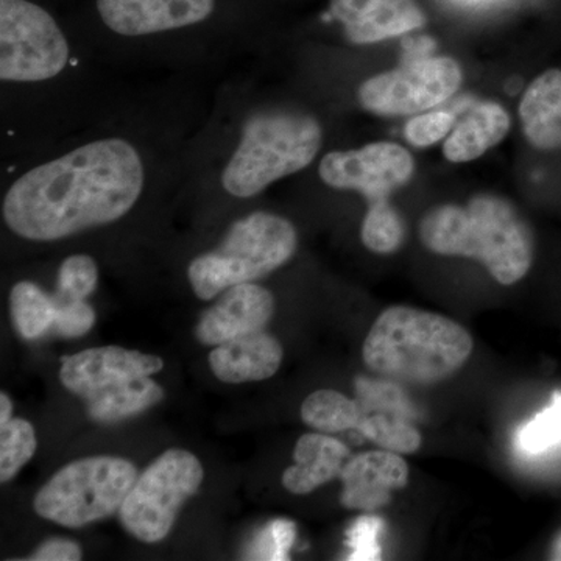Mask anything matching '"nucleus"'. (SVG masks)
<instances>
[{
  "label": "nucleus",
  "instance_id": "nucleus-7",
  "mask_svg": "<svg viewBox=\"0 0 561 561\" xmlns=\"http://www.w3.org/2000/svg\"><path fill=\"white\" fill-rule=\"evenodd\" d=\"M205 471L184 449L161 454L138 476L119 511V522L142 542H160L171 534L184 502L201 489Z\"/></svg>",
  "mask_w": 561,
  "mask_h": 561
},
{
  "label": "nucleus",
  "instance_id": "nucleus-31",
  "mask_svg": "<svg viewBox=\"0 0 561 561\" xmlns=\"http://www.w3.org/2000/svg\"><path fill=\"white\" fill-rule=\"evenodd\" d=\"M295 541V524L287 519L273 522L260 535V540L254 545L256 559L287 560Z\"/></svg>",
  "mask_w": 561,
  "mask_h": 561
},
{
  "label": "nucleus",
  "instance_id": "nucleus-27",
  "mask_svg": "<svg viewBox=\"0 0 561 561\" xmlns=\"http://www.w3.org/2000/svg\"><path fill=\"white\" fill-rule=\"evenodd\" d=\"M561 440V397L556 398L551 408L523 427L518 445L527 453H541Z\"/></svg>",
  "mask_w": 561,
  "mask_h": 561
},
{
  "label": "nucleus",
  "instance_id": "nucleus-12",
  "mask_svg": "<svg viewBox=\"0 0 561 561\" xmlns=\"http://www.w3.org/2000/svg\"><path fill=\"white\" fill-rule=\"evenodd\" d=\"M216 0H98L102 21L124 36L175 31L208 20Z\"/></svg>",
  "mask_w": 561,
  "mask_h": 561
},
{
  "label": "nucleus",
  "instance_id": "nucleus-21",
  "mask_svg": "<svg viewBox=\"0 0 561 561\" xmlns=\"http://www.w3.org/2000/svg\"><path fill=\"white\" fill-rule=\"evenodd\" d=\"M301 419L312 430L339 434L357 430L362 415L357 401L337 390H317L301 405Z\"/></svg>",
  "mask_w": 561,
  "mask_h": 561
},
{
  "label": "nucleus",
  "instance_id": "nucleus-13",
  "mask_svg": "<svg viewBox=\"0 0 561 561\" xmlns=\"http://www.w3.org/2000/svg\"><path fill=\"white\" fill-rule=\"evenodd\" d=\"M330 16L357 46L404 35L427 21L416 0H331Z\"/></svg>",
  "mask_w": 561,
  "mask_h": 561
},
{
  "label": "nucleus",
  "instance_id": "nucleus-8",
  "mask_svg": "<svg viewBox=\"0 0 561 561\" xmlns=\"http://www.w3.org/2000/svg\"><path fill=\"white\" fill-rule=\"evenodd\" d=\"M68 61V41L46 10L28 0H0V79H54Z\"/></svg>",
  "mask_w": 561,
  "mask_h": 561
},
{
  "label": "nucleus",
  "instance_id": "nucleus-9",
  "mask_svg": "<svg viewBox=\"0 0 561 561\" xmlns=\"http://www.w3.org/2000/svg\"><path fill=\"white\" fill-rule=\"evenodd\" d=\"M463 81L459 62L449 57H427L370 77L360 84L362 108L378 116H412L442 105Z\"/></svg>",
  "mask_w": 561,
  "mask_h": 561
},
{
  "label": "nucleus",
  "instance_id": "nucleus-4",
  "mask_svg": "<svg viewBox=\"0 0 561 561\" xmlns=\"http://www.w3.org/2000/svg\"><path fill=\"white\" fill-rule=\"evenodd\" d=\"M323 128L311 114L267 110L253 114L221 173V186L232 197L250 198L272 183L308 168L316 160Z\"/></svg>",
  "mask_w": 561,
  "mask_h": 561
},
{
  "label": "nucleus",
  "instance_id": "nucleus-14",
  "mask_svg": "<svg viewBox=\"0 0 561 561\" xmlns=\"http://www.w3.org/2000/svg\"><path fill=\"white\" fill-rule=\"evenodd\" d=\"M220 300L203 313L195 337L205 345H221L251 332L264 331L275 313L272 291L254 283L221 291Z\"/></svg>",
  "mask_w": 561,
  "mask_h": 561
},
{
  "label": "nucleus",
  "instance_id": "nucleus-24",
  "mask_svg": "<svg viewBox=\"0 0 561 561\" xmlns=\"http://www.w3.org/2000/svg\"><path fill=\"white\" fill-rule=\"evenodd\" d=\"M357 431L379 448L397 454L416 453L423 442L420 431L411 426L408 421L398 416L382 415V413L362 419Z\"/></svg>",
  "mask_w": 561,
  "mask_h": 561
},
{
  "label": "nucleus",
  "instance_id": "nucleus-11",
  "mask_svg": "<svg viewBox=\"0 0 561 561\" xmlns=\"http://www.w3.org/2000/svg\"><path fill=\"white\" fill-rule=\"evenodd\" d=\"M164 367L161 357L119 346L90 348L66 357L62 360L60 381L72 393L91 398L99 391L130 381L157 375Z\"/></svg>",
  "mask_w": 561,
  "mask_h": 561
},
{
  "label": "nucleus",
  "instance_id": "nucleus-19",
  "mask_svg": "<svg viewBox=\"0 0 561 561\" xmlns=\"http://www.w3.org/2000/svg\"><path fill=\"white\" fill-rule=\"evenodd\" d=\"M511 125V116L501 103H478L456 122L443 144V154L454 164L478 160L504 140Z\"/></svg>",
  "mask_w": 561,
  "mask_h": 561
},
{
  "label": "nucleus",
  "instance_id": "nucleus-18",
  "mask_svg": "<svg viewBox=\"0 0 561 561\" xmlns=\"http://www.w3.org/2000/svg\"><path fill=\"white\" fill-rule=\"evenodd\" d=\"M518 113L531 147L561 149V69L545 70L531 81L524 91Z\"/></svg>",
  "mask_w": 561,
  "mask_h": 561
},
{
  "label": "nucleus",
  "instance_id": "nucleus-32",
  "mask_svg": "<svg viewBox=\"0 0 561 561\" xmlns=\"http://www.w3.org/2000/svg\"><path fill=\"white\" fill-rule=\"evenodd\" d=\"M83 557L79 542L68 538H50L33 551V561H79Z\"/></svg>",
  "mask_w": 561,
  "mask_h": 561
},
{
  "label": "nucleus",
  "instance_id": "nucleus-6",
  "mask_svg": "<svg viewBox=\"0 0 561 561\" xmlns=\"http://www.w3.org/2000/svg\"><path fill=\"white\" fill-rule=\"evenodd\" d=\"M138 479V468L121 457H87L66 465L38 491L41 518L77 529L119 513Z\"/></svg>",
  "mask_w": 561,
  "mask_h": 561
},
{
  "label": "nucleus",
  "instance_id": "nucleus-33",
  "mask_svg": "<svg viewBox=\"0 0 561 561\" xmlns=\"http://www.w3.org/2000/svg\"><path fill=\"white\" fill-rule=\"evenodd\" d=\"M13 420V402L9 394H0V427L5 426L9 421Z\"/></svg>",
  "mask_w": 561,
  "mask_h": 561
},
{
  "label": "nucleus",
  "instance_id": "nucleus-3",
  "mask_svg": "<svg viewBox=\"0 0 561 561\" xmlns=\"http://www.w3.org/2000/svg\"><path fill=\"white\" fill-rule=\"evenodd\" d=\"M472 337L449 317L409 306L386 309L365 337V365L382 378L435 386L451 378L471 357Z\"/></svg>",
  "mask_w": 561,
  "mask_h": 561
},
{
  "label": "nucleus",
  "instance_id": "nucleus-23",
  "mask_svg": "<svg viewBox=\"0 0 561 561\" xmlns=\"http://www.w3.org/2000/svg\"><path fill=\"white\" fill-rule=\"evenodd\" d=\"M405 230L400 213L389 201L368 203L362 221L360 239L376 254H391L400 250Z\"/></svg>",
  "mask_w": 561,
  "mask_h": 561
},
{
  "label": "nucleus",
  "instance_id": "nucleus-17",
  "mask_svg": "<svg viewBox=\"0 0 561 561\" xmlns=\"http://www.w3.org/2000/svg\"><path fill=\"white\" fill-rule=\"evenodd\" d=\"M350 449L331 434H305L294 449L295 465L283 474L284 489L294 494H308L341 476Z\"/></svg>",
  "mask_w": 561,
  "mask_h": 561
},
{
  "label": "nucleus",
  "instance_id": "nucleus-26",
  "mask_svg": "<svg viewBox=\"0 0 561 561\" xmlns=\"http://www.w3.org/2000/svg\"><path fill=\"white\" fill-rule=\"evenodd\" d=\"M98 264L88 254H73L58 272L57 291L72 300H87L98 287Z\"/></svg>",
  "mask_w": 561,
  "mask_h": 561
},
{
  "label": "nucleus",
  "instance_id": "nucleus-10",
  "mask_svg": "<svg viewBox=\"0 0 561 561\" xmlns=\"http://www.w3.org/2000/svg\"><path fill=\"white\" fill-rule=\"evenodd\" d=\"M415 172L411 151L397 142L378 140L360 149L331 151L320 161V179L332 190L356 191L368 203L389 201Z\"/></svg>",
  "mask_w": 561,
  "mask_h": 561
},
{
  "label": "nucleus",
  "instance_id": "nucleus-28",
  "mask_svg": "<svg viewBox=\"0 0 561 561\" xmlns=\"http://www.w3.org/2000/svg\"><path fill=\"white\" fill-rule=\"evenodd\" d=\"M55 311L54 330L61 337L76 339L88 334L95 323V312L84 300H72L58 294L54 297Z\"/></svg>",
  "mask_w": 561,
  "mask_h": 561
},
{
  "label": "nucleus",
  "instance_id": "nucleus-22",
  "mask_svg": "<svg viewBox=\"0 0 561 561\" xmlns=\"http://www.w3.org/2000/svg\"><path fill=\"white\" fill-rule=\"evenodd\" d=\"M55 311L54 297L44 294L31 280H21L11 289V317L18 332L27 341H35L54 328Z\"/></svg>",
  "mask_w": 561,
  "mask_h": 561
},
{
  "label": "nucleus",
  "instance_id": "nucleus-34",
  "mask_svg": "<svg viewBox=\"0 0 561 561\" xmlns=\"http://www.w3.org/2000/svg\"><path fill=\"white\" fill-rule=\"evenodd\" d=\"M548 559L561 561V529L553 535L551 545L548 548Z\"/></svg>",
  "mask_w": 561,
  "mask_h": 561
},
{
  "label": "nucleus",
  "instance_id": "nucleus-25",
  "mask_svg": "<svg viewBox=\"0 0 561 561\" xmlns=\"http://www.w3.org/2000/svg\"><path fill=\"white\" fill-rule=\"evenodd\" d=\"M35 451V430L28 421L13 419L0 427V482H10Z\"/></svg>",
  "mask_w": 561,
  "mask_h": 561
},
{
  "label": "nucleus",
  "instance_id": "nucleus-20",
  "mask_svg": "<svg viewBox=\"0 0 561 561\" xmlns=\"http://www.w3.org/2000/svg\"><path fill=\"white\" fill-rule=\"evenodd\" d=\"M164 398L160 383L146 378L130 379L88 398V413L99 423H116L149 411Z\"/></svg>",
  "mask_w": 561,
  "mask_h": 561
},
{
  "label": "nucleus",
  "instance_id": "nucleus-30",
  "mask_svg": "<svg viewBox=\"0 0 561 561\" xmlns=\"http://www.w3.org/2000/svg\"><path fill=\"white\" fill-rule=\"evenodd\" d=\"M383 523L378 516H360L348 530L350 560H378L381 556V535Z\"/></svg>",
  "mask_w": 561,
  "mask_h": 561
},
{
  "label": "nucleus",
  "instance_id": "nucleus-29",
  "mask_svg": "<svg viewBox=\"0 0 561 561\" xmlns=\"http://www.w3.org/2000/svg\"><path fill=\"white\" fill-rule=\"evenodd\" d=\"M456 117L445 111H424L405 124L404 136L413 147H431L448 138Z\"/></svg>",
  "mask_w": 561,
  "mask_h": 561
},
{
  "label": "nucleus",
  "instance_id": "nucleus-5",
  "mask_svg": "<svg viewBox=\"0 0 561 561\" xmlns=\"http://www.w3.org/2000/svg\"><path fill=\"white\" fill-rule=\"evenodd\" d=\"M297 247V230L289 220L271 213L250 214L232 225L216 250L191 262L192 289L201 300H213L232 286L283 267Z\"/></svg>",
  "mask_w": 561,
  "mask_h": 561
},
{
  "label": "nucleus",
  "instance_id": "nucleus-2",
  "mask_svg": "<svg viewBox=\"0 0 561 561\" xmlns=\"http://www.w3.org/2000/svg\"><path fill=\"white\" fill-rule=\"evenodd\" d=\"M419 232L432 253L482 262L501 286L519 283L534 265L529 225L497 195L481 194L463 206L432 208L421 219Z\"/></svg>",
  "mask_w": 561,
  "mask_h": 561
},
{
  "label": "nucleus",
  "instance_id": "nucleus-16",
  "mask_svg": "<svg viewBox=\"0 0 561 561\" xmlns=\"http://www.w3.org/2000/svg\"><path fill=\"white\" fill-rule=\"evenodd\" d=\"M283 356L280 343L268 332L257 331L217 345L208 360L219 381L243 383L272 378L279 370Z\"/></svg>",
  "mask_w": 561,
  "mask_h": 561
},
{
  "label": "nucleus",
  "instance_id": "nucleus-1",
  "mask_svg": "<svg viewBox=\"0 0 561 561\" xmlns=\"http://www.w3.org/2000/svg\"><path fill=\"white\" fill-rule=\"evenodd\" d=\"M142 187L138 150L124 139L95 140L14 181L3 198V220L28 241H60L122 219Z\"/></svg>",
  "mask_w": 561,
  "mask_h": 561
},
{
  "label": "nucleus",
  "instance_id": "nucleus-15",
  "mask_svg": "<svg viewBox=\"0 0 561 561\" xmlns=\"http://www.w3.org/2000/svg\"><path fill=\"white\" fill-rule=\"evenodd\" d=\"M339 478L343 483V507L373 512L386 507L391 493L408 485L409 465L400 454L378 449L351 457Z\"/></svg>",
  "mask_w": 561,
  "mask_h": 561
}]
</instances>
